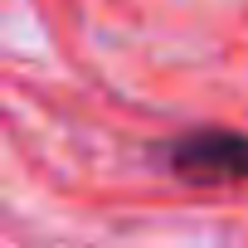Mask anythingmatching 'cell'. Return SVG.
<instances>
[{
    "label": "cell",
    "mask_w": 248,
    "mask_h": 248,
    "mask_svg": "<svg viewBox=\"0 0 248 248\" xmlns=\"http://www.w3.org/2000/svg\"><path fill=\"white\" fill-rule=\"evenodd\" d=\"M166 166L190 180V185H224V180H248V132H224V127H200L161 146Z\"/></svg>",
    "instance_id": "1"
}]
</instances>
